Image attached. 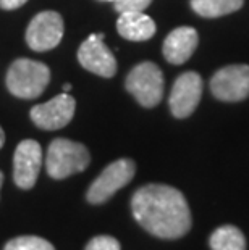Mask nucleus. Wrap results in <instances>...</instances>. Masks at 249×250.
I'll return each instance as SVG.
<instances>
[{
    "label": "nucleus",
    "instance_id": "1",
    "mask_svg": "<svg viewBox=\"0 0 249 250\" xmlns=\"http://www.w3.org/2000/svg\"><path fill=\"white\" fill-rule=\"evenodd\" d=\"M135 220L152 236L160 239L183 237L191 229V211L178 189L165 184H147L131 199Z\"/></svg>",
    "mask_w": 249,
    "mask_h": 250
},
{
    "label": "nucleus",
    "instance_id": "2",
    "mask_svg": "<svg viewBox=\"0 0 249 250\" xmlns=\"http://www.w3.org/2000/svg\"><path fill=\"white\" fill-rule=\"evenodd\" d=\"M50 81V70L42 62L18 58L7 71V87L18 99H38Z\"/></svg>",
    "mask_w": 249,
    "mask_h": 250
},
{
    "label": "nucleus",
    "instance_id": "3",
    "mask_svg": "<svg viewBox=\"0 0 249 250\" xmlns=\"http://www.w3.org/2000/svg\"><path fill=\"white\" fill-rule=\"evenodd\" d=\"M91 162L88 148L83 144L70 139H54L45 157L47 174L54 179H65L81 173Z\"/></svg>",
    "mask_w": 249,
    "mask_h": 250
},
{
    "label": "nucleus",
    "instance_id": "4",
    "mask_svg": "<svg viewBox=\"0 0 249 250\" xmlns=\"http://www.w3.org/2000/svg\"><path fill=\"white\" fill-rule=\"evenodd\" d=\"M125 86L142 107L152 108L163 97V74L156 63L142 62L128 73Z\"/></svg>",
    "mask_w": 249,
    "mask_h": 250
},
{
    "label": "nucleus",
    "instance_id": "5",
    "mask_svg": "<svg viewBox=\"0 0 249 250\" xmlns=\"http://www.w3.org/2000/svg\"><path fill=\"white\" fill-rule=\"evenodd\" d=\"M136 173V165L130 158H120L113 163H110L99 178L88 189L86 199L89 204L99 205L107 202L116 190L125 188L133 179Z\"/></svg>",
    "mask_w": 249,
    "mask_h": 250
},
{
    "label": "nucleus",
    "instance_id": "6",
    "mask_svg": "<svg viewBox=\"0 0 249 250\" xmlns=\"http://www.w3.org/2000/svg\"><path fill=\"white\" fill-rule=\"evenodd\" d=\"M65 26L60 13L47 10L41 12L31 20V23L26 29V44L34 52L52 50L60 44Z\"/></svg>",
    "mask_w": 249,
    "mask_h": 250
},
{
    "label": "nucleus",
    "instance_id": "7",
    "mask_svg": "<svg viewBox=\"0 0 249 250\" xmlns=\"http://www.w3.org/2000/svg\"><path fill=\"white\" fill-rule=\"evenodd\" d=\"M210 90L215 99L224 102H240L249 95V66L228 65L210 79Z\"/></svg>",
    "mask_w": 249,
    "mask_h": 250
},
{
    "label": "nucleus",
    "instance_id": "8",
    "mask_svg": "<svg viewBox=\"0 0 249 250\" xmlns=\"http://www.w3.org/2000/svg\"><path fill=\"white\" fill-rule=\"evenodd\" d=\"M76 110V100L70 94L63 92L49 102L34 105L31 108V120L33 123L45 131H55L65 127L71 121Z\"/></svg>",
    "mask_w": 249,
    "mask_h": 250
},
{
    "label": "nucleus",
    "instance_id": "9",
    "mask_svg": "<svg viewBox=\"0 0 249 250\" xmlns=\"http://www.w3.org/2000/svg\"><path fill=\"white\" fill-rule=\"evenodd\" d=\"M104 34H91L79 45L78 60L84 70L97 76L112 78L116 73V60L112 50L104 44Z\"/></svg>",
    "mask_w": 249,
    "mask_h": 250
},
{
    "label": "nucleus",
    "instance_id": "10",
    "mask_svg": "<svg viewBox=\"0 0 249 250\" xmlns=\"http://www.w3.org/2000/svg\"><path fill=\"white\" fill-rule=\"evenodd\" d=\"M201 95H203V78L194 71L180 74L173 83L168 99V105L175 118H188L199 105Z\"/></svg>",
    "mask_w": 249,
    "mask_h": 250
},
{
    "label": "nucleus",
    "instance_id": "11",
    "mask_svg": "<svg viewBox=\"0 0 249 250\" xmlns=\"http://www.w3.org/2000/svg\"><path fill=\"white\" fill-rule=\"evenodd\" d=\"M42 165L41 144L33 139L21 141L13 157V179L21 189H31L36 184Z\"/></svg>",
    "mask_w": 249,
    "mask_h": 250
},
{
    "label": "nucleus",
    "instance_id": "12",
    "mask_svg": "<svg viewBox=\"0 0 249 250\" xmlns=\"http://www.w3.org/2000/svg\"><path fill=\"white\" fill-rule=\"evenodd\" d=\"M199 36L198 31L189 26L173 29L163 41V57L168 63L181 65L188 62L198 47Z\"/></svg>",
    "mask_w": 249,
    "mask_h": 250
},
{
    "label": "nucleus",
    "instance_id": "13",
    "mask_svg": "<svg viewBox=\"0 0 249 250\" xmlns=\"http://www.w3.org/2000/svg\"><path fill=\"white\" fill-rule=\"evenodd\" d=\"M156 23L151 17L142 12H125L120 13L116 21V31L121 37L133 42L149 41L156 34Z\"/></svg>",
    "mask_w": 249,
    "mask_h": 250
},
{
    "label": "nucleus",
    "instance_id": "14",
    "mask_svg": "<svg viewBox=\"0 0 249 250\" xmlns=\"http://www.w3.org/2000/svg\"><path fill=\"white\" fill-rule=\"evenodd\" d=\"M245 0H191V8L199 17L219 18L240 10Z\"/></svg>",
    "mask_w": 249,
    "mask_h": 250
},
{
    "label": "nucleus",
    "instance_id": "15",
    "mask_svg": "<svg viewBox=\"0 0 249 250\" xmlns=\"http://www.w3.org/2000/svg\"><path fill=\"white\" fill-rule=\"evenodd\" d=\"M212 250H246V239L236 226L226 225L215 229L210 236Z\"/></svg>",
    "mask_w": 249,
    "mask_h": 250
},
{
    "label": "nucleus",
    "instance_id": "16",
    "mask_svg": "<svg viewBox=\"0 0 249 250\" xmlns=\"http://www.w3.org/2000/svg\"><path fill=\"white\" fill-rule=\"evenodd\" d=\"M3 250H55V247L38 236H20L8 241Z\"/></svg>",
    "mask_w": 249,
    "mask_h": 250
},
{
    "label": "nucleus",
    "instance_id": "17",
    "mask_svg": "<svg viewBox=\"0 0 249 250\" xmlns=\"http://www.w3.org/2000/svg\"><path fill=\"white\" fill-rule=\"evenodd\" d=\"M120 242L112 236H96L88 242L86 250H120Z\"/></svg>",
    "mask_w": 249,
    "mask_h": 250
},
{
    "label": "nucleus",
    "instance_id": "18",
    "mask_svg": "<svg viewBox=\"0 0 249 250\" xmlns=\"http://www.w3.org/2000/svg\"><path fill=\"white\" fill-rule=\"evenodd\" d=\"M152 0H116L115 2V12L125 13V12H144L149 7Z\"/></svg>",
    "mask_w": 249,
    "mask_h": 250
},
{
    "label": "nucleus",
    "instance_id": "19",
    "mask_svg": "<svg viewBox=\"0 0 249 250\" xmlns=\"http://www.w3.org/2000/svg\"><path fill=\"white\" fill-rule=\"evenodd\" d=\"M28 2V0H0V8L3 10H17Z\"/></svg>",
    "mask_w": 249,
    "mask_h": 250
},
{
    "label": "nucleus",
    "instance_id": "20",
    "mask_svg": "<svg viewBox=\"0 0 249 250\" xmlns=\"http://www.w3.org/2000/svg\"><path fill=\"white\" fill-rule=\"evenodd\" d=\"M3 144H5V132L2 127H0V148L3 147Z\"/></svg>",
    "mask_w": 249,
    "mask_h": 250
},
{
    "label": "nucleus",
    "instance_id": "21",
    "mask_svg": "<svg viewBox=\"0 0 249 250\" xmlns=\"http://www.w3.org/2000/svg\"><path fill=\"white\" fill-rule=\"evenodd\" d=\"M70 90H71V84L70 83H68V84H65V86H63V92H70Z\"/></svg>",
    "mask_w": 249,
    "mask_h": 250
},
{
    "label": "nucleus",
    "instance_id": "22",
    "mask_svg": "<svg viewBox=\"0 0 249 250\" xmlns=\"http://www.w3.org/2000/svg\"><path fill=\"white\" fill-rule=\"evenodd\" d=\"M2 183H3V173L0 171V188H2Z\"/></svg>",
    "mask_w": 249,
    "mask_h": 250
},
{
    "label": "nucleus",
    "instance_id": "23",
    "mask_svg": "<svg viewBox=\"0 0 249 250\" xmlns=\"http://www.w3.org/2000/svg\"><path fill=\"white\" fill-rule=\"evenodd\" d=\"M109 2H116V0H109Z\"/></svg>",
    "mask_w": 249,
    "mask_h": 250
}]
</instances>
